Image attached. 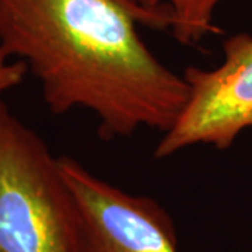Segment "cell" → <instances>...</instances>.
Returning a JSON list of instances; mask_svg holds the SVG:
<instances>
[{
    "label": "cell",
    "mask_w": 252,
    "mask_h": 252,
    "mask_svg": "<svg viewBox=\"0 0 252 252\" xmlns=\"http://www.w3.org/2000/svg\"><path fill=\"white\" fill-rule=\"evenodd\" d=\"M171 24L139 0H0V45L26 63L48 109L90 111L105 140L177 121L188 84L139 34Z\"/></svg>",
    "instance_id": "obj_1"
},
{
    "label": "cell",
    "mask_w": 252,
    "mask_h": 252,
    "mask_svg": "<svg viewBox=\"0 0 252 252\" xmlns=\"http://www.w3.org/2000/svg\"><path fill=\"white\" fill-rule=\"evenodd\" d=\"M224 0H139L147 10L167 13L172 18L170 31L182 45H196L206 36L220 34L215 23L217 7Z\"/></svg>",
    "instance_id": "obj_5"
},
{
    "label": "cell",
    "mask_w": 252,
    "mask_h": 252,
    "mask_svg": "<svg viewBox=\"0 0 252 252\" xmlns=\"http://www.w3.org/2000/svg\"><path fill=\"white\" fill-rule=\"evenodd\" d=\"M59 165L79 206L83 252H178L174 221L157 200L122 190L69 156Z\"/></svg>",
    "instance_id": "obj_4"
},
{
    "label": "cell",
    "mask_w": 252,
    "mask_h": 252,
    "mask_svg": "<svg viewBox=\"0 0 252 252\" xmlns=\"http://www.w3.org/2000/svg\"><path fill=\"white\" fill-rule=\"evenodd\" d=\"M26 63L10 58L0 45V97L11 89L18 87L27 76Z\"/></svg>",
    "instance_id": "obj_6"
},
{
    "label": "cell",
    "mask_w": 252,
    "mask_h": 252,
    "mask_svg": "<svg viewBox=\"0 0 252 252\" xmlns=\"http://www.w3.org/2000/svg\"><path fill=\"white\" fill-rule=\"evenodd\" d=\"M0 252H83L80 212L59 157L1 99Z\"/></svg>",
    "instance_id": "obj_2"
},
{
    "label": "cell",
    "mask_w": 252,
    "mask_h": 252,
    "mask_svg": "<svg viewBox=\"0 0 252 252\" xmlns=\"http://www.w3.org/2000/svg\"><path fill=\"white\" fill-rule=\"evenodd\" d=\"M223 61L213 69L187 67L188 99L154 149L168 158L193 146L230 149L252 129V35L240 32L223 42Z\"/></svg>",
    "instance_id": "obj_3"
}]
</instances>
